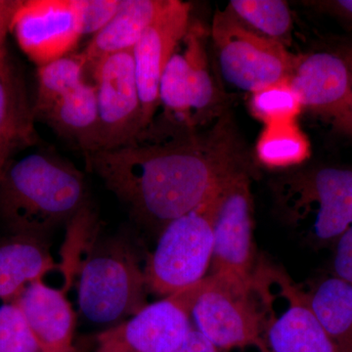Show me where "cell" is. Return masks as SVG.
Returning a JSON list of instances; mask_svg holds the SVG:
<instances>
[{
  "label": "cell",
  "mask_w": 352,
  "mask_h": 352,
  "mask_svg": "<svg viewBox=\"0 0 352 352\" xmlns=\"http://www.w3.org/2000/svg\"><path fill=\"white\" fill-rule=\"evenodd\" d=\"M289 83L302 107L321 116L333 129L352 138V78L335 51L298 57Z\"/></svg>",
  "instance_id": "8fae6325"
},
{
  "label": "cell",
  "mask_w": 352,
  "mask_h": 352,
  "mask_svg": "<svg viewBox=\"0 0 352 352\" xmlns=\"http://www.w3.org/2000/svg\"><path fill=\"white\" fill-rule=\"evenodd\" d=\"M302 108L289 78L261 88L252 94L250 99L252 116L265 124L296 120Z\"/></svg>",
  "instance_id": "d4e9b609"
},
{
  "label": "cell",
  "mask_w": 352,
  "mask_h": 352,
  "mask_svg": "<svg viewBox=\"0 0 352 352\" xmlns=\"http://www.w3.org/2000/svg\"><path fill=\"white\" fill-rule=\"evenodd\" d=\"M259 162L270 168H288L302 164L309 157L307 136L296 120L265 124L256 144Z\"/></svg>",
  "instance_id": "7402d4cb"
},
{
  "label": "cell",
  "mask_w": 352,
  "mask_h": 352,
  "mask_svg": "<svg viewBox=\"0 0 352 352\" xmlns=\"http://www.w3.org/2000/svg\"><path fill=\"white\" fill-rule=\"evenodd\" d=\"M69 288H53L43 280L34 282L15 300L22 310L41 352H73L76 314Z\"/></svg>",
  "instance_id": "9a60e30c"
},
{
  "label": "cell",
  "mask_w": 352,
  "mask_h": 352,
  "mask_svg": "<svg viewBox=\"0 0 352 352\" xmlns=\"http://www.w3.org/2000/svg\"><path fill=\"white\" fill-rule=\"evenodd\" d=\"M38 120L60 138L75 143L85 154L96 149L98 104L95 85L82 82L58 100Z\"/></svg>",
  "instance_id": "d6986e66"
},
{
  "label": "cell",
  "mask_w": 352,
  "mask_h": 352,
  "mask_svg": "<svg viewBox=\"0 0 352 352\" xmlns=\"http://www.w3.org/2000/svg\"><path fill=\"white\" fill-rule=\"evenodd\" d=\"M305 4L320 12L329 14L352 28V0H322Z\"/></svg>",
  "instance_id": "f1b7e54d"
},
{
  "label": "cell",
  "mask_w": 352,
  "mask_h": 352,
  "mask_svg": "<svg viewBox=\"0 0 352 352\" xmlns=\"http://www.w3.org/2000/svg\"><path fill=\"white\" fill-rule=\"evenodd\" d=\"M87 61L82 52L71 53L38 68V88L32 102L34 117L43 113L58 100L85 82Z\"/></svg>",
  "instance_id": "603a6c76"
},
{
  "label": "cell",
  "mask_w": 352,
  "mask_h": 352,
  "mask_svg": "<svg viewBox=\"0 0 352 352\" xmlns=\"http://www.w3.org/2000/svg\"><path fill=\"white\" fill-rule=\"evenodd\" d=\"M0 352H41L25 315L15 302L0 307Z\"/></svg>",
  "instance_id": "484cf974"
},
{
  "label": "cell",
  "mask_w": 352,
  "mask_h": 352,
  "mask_svg": "<svg viewBox=\"0 0 352 352\" xmlns=\"http://www.w3.org/2000/svg\"><path fill=\"white\" fill-rule=\"evenodd\" d=\"M210 36L222 78L251 94L289 78L298 61L286 46L252 31L229 8L215 13Z\"/></svg>",
  "instance_id": "ba28073f"
},
{
  "label": "cell",
  "mask_w": 352,
  "mask_h": 352,
  "mask_svg": "<svg viewBox=\"0 0 352 352\" xmlns=\"http://www.w3.org/2000/svg\"><path fill=\"white\" fill-rule=\"evenodd\" d=\"M87 204L85 175L50 153L14 161L0 180V219L12 233L43 237Z\"/></svg>",
  "instance_id": "7a4b0ae2"
},
{
  "label": "cell",
  "mask_w": 352,
  "mask_h": 352,
  "mask_svg": "<svg viewBox=\"0 0 352 352\" xmlns=\"http://www.w3.org/2000/svg\"><path fill=\"white\" fill-rule=\"evenodd\" d=\"M195 285L147 305L97 337L96 352H173L191 330Z\"/></svg>",
  "instance_id": "30bf717a"
},
{
  "label": "cell",
  "mask_w": 352,
  "mask_h": 352,
  "mask_svg": "<svg viewBox=\"0 0 352 352\" xmlns=\"http://www.w3.org/2000/svg\"><path fill=\"white\" fill-rule=\"evenodd\" d=\"M58 268L43 237L12 233L0 240V300L15 302L29 285Z\"/></svg>",
  "instance_id": "e0dca14e"
},
{
  "label": "cell",
  "mask_w": 352,
  "mask_h": 352,
  "mask_svg": "<svg viewBox=\"0 0 352 352\" xmlns=\"http://www.w3.org/2000/svg\"><path fill=\"white\" fill-rule=\"evenodd\" d=\"M190 23V4L170 0L131 50L142 106L143 133L151 126L160 107V82L164 68L182 43Z\"/></svg>",
  "instance_id": "5bb4252c"
},
{
  "label": "cell",
  "mask_w": 352,
  "mask_h": 352,
  "mask_svg": "<svg viewBox=\"0 0 352 352\" xmlns=\"http://www.w3.org/2000/svg\"><path fill=\"white\" fill-rule=\"evenodd\" d=\"M340 55L344 60L349 71H351L352 78V38L338 39L333 44L332 50Z\"/></svg>",
  "instance_id": "1f68e13d"
},
{
  "label": "cell",
  "mask_w": 352,
  "mask_h": 352,
  "mask_svg": "<svg viewBox=\"0 0 352 352\" xmlns=\"http://www.w3.org/2000/svg\"><path fill=\"white\" fill-rule=\"evenodd\" d=\"M271 185L282 219L296 227L307 222L316 240H337L352 224L351 170H298L280 175Z\"/></svg>",
  "instance_id": "5b68a950"
},
{
  "label": "cell",
  "mask_w": 352,
  "mask_h": 352,
  "mask_svg": "<svg viewBox=\"0 0 352 352\" xmlns=\"http://www.w3.org/2000/svg\"><path fill=\"white\" fill-rule=\"evenodd\" d=\"M91 71L98 104L94 152L135 144L143 133L142 106L131 50L104 58Z\"/></svg>",
  "instance_id": "9c48e42d"
},
{
  "label": "cell",
  "mask_w": 352,
  "mask_h": 352,
  "mask_svg": "<svg viewBox=\"0 0 352 352\" xmlns=\"http://www.w3.org/2000/svg\"><path fill=\"white\" fill-rule=\"evenodd\" d=\"M333 266L336 277L352 285V224L337 239Z\"/></svg>",
  "instance_id": "83f0119b"
},
{
  "label": "cell",
  "mask_w": 352,
  "mask_h": 352,
  "mask_svg": "<svg viewBox=\"0 0 352 352\" xmlns=\"http://www.w3.org/2000/svg\"><path fill=\"white\" fill-rule=\"evenodd\" d=\"M173 352H221L197 329L192 328L182 344Z\"/></svg>",
  "instance_id": "f546056e"
},
{
  "label": "cell",
  "mask_w": 352,
  "mask_h": 352,
  "mask_svg": "<svg viewBox=\"0 0 352 352\" xmlns=\"http://www.w3.org/2000/svg\"><path fill=\"white\" fill-rule=\"evenodd\" d=\"M34 108L8 54L0 57V180L18 153L38 141Z\"/></svg>",
  "instance_id": "2e32d148"
},
{
  "label": "cell",
  "mask_w": 352,
  "mask_h": 352,
  "mask_svg": "<svg viewBox=\"0 0 352 352\" xmlns=\"http://www.w3.org/2000/svg\"><path fill=\"white\" fill-rule=\"evenodd\" d=\"M212 254L214 228L208 196L195 210L173 220L161 231L144 265L147 289L166 298L198 283L206 277Z\"/></svg>",
  "instance_id": "52a82bcc"
},
{
  "label": "cell",
  "mask_w": 352,
  "mask_h": 352,
  "mask_svg": "<svg viewBox=\"0 0 352 352\" xmlns=\"http://www.w3.org/2000/svg\"><path fill=\"white\" fill-rule=\"evenodd\" d=\"M214 228L212 274L254 281L251 166L242 150L220 173L210 195Z\"/></svg>",
  "instance_id": "277c9868"
},
{
  "label": "cell",
  "mask_w": 352,
  "mask_h": 352,
  "mask_svg": "<svg viewBox=\"0 0 352 352\" xmlns=\"http://www.w3.org/2000/svg\"><path fill=\"white\" fill-rule=\"evenodd\" d=\"M10 32L38 68L73 53L83 36L76 0H20Z\"/></svg>",
  "instance_id": "7c38bea8"
},
{
  "label": "cell",
  "mask_w": 352,
  "mask_h": 352,
  "mask_svg": "<svg viewBox=\"0 0 352 352\" xmlns=\"http://www.w3.org/2000/svg\"><path fill=\"white\" fill-rule=\"evenodd\" d=\"M20 0H0V57L7 54L6 38Z\"/></svg>",
  "instance_id": "4dcf8cb0"
},
{
  "label": "cell",
  "mask_w": 352,
  "mask_h": 352,
  "mask_svg": "<svg viewBox=\"0 0 352 352\" xmlns=\"http://www.w3.org/2000/svg\"><path fill=\"white\" fill-rule=\"evenodd\" d=\"M170 0H122L119 10L82 51L87 68L104 58L133 50Z\"/></svg>",
  "instance_id": "ac0fdd59"
},
{
  "label": "cell",
  "mask_w": 352,
  "mask_h": 352,
  "mask_svg": "<svg viewBox=\"0 0 352 352\" xmlns=\"http://www.w3.org/2000/svg\"><path fill=\"white\" fill-rule=\"evenodd\" d=\"M195 286L191 318L199 332L220 351L254 346L270 352L265 342L266 308L256 279L248 284L210 274Z\"/></svg>",
  "instance_id": "8992f818"
},
{
  "label": "cell",
  "mask_w": 352,
  "mask_h": 352,
  "mask_svg": "<svg viewBox=\"0 0 352 352\" xmlns=\"http://www.w3.org/2000/svg\"><path fill=\"white\" fill-rule=\"evenodd\" d=\"M231 11L248 28L285 45L293 30L288 3L282 0H231Z\"/></svg>",
  "instance_id": "cb8c5ba5"
},
{
  "label": "cell",
  "mask_w": 352,
  "mask_h": 352,
  "mask_svg": "<svg viewBox=\"0 0 352 352\" xmlns=\"http://www.w3.org/2000/svg\"><path fill=\"white\" fill-rule=\"evenodd\" d=\"M307 295L310 307L340 352H352V285L329 277Z\"/></svg>",
  "instance_id": "44dd1931"
},
{
  "label": "cell",
  "mask_w": 352,
  "mask_h": 352,
  "mask_svg": "<svg viewBox=\"0 0 352 352\" xmlns=\"http://www.w3.org/2000/svg\"><path fill=\"white\" fill-rule=\"evenodd\" d=\"M182 43L190 106L197 129L219 113V87L208 59L205 28L198 22L190 23Z\"/></svg>",
  "instance_id": "ffe728a7"
},
{
  "label": "cell",
  "mask_w": 352,
  "mask_h": 352,
  "mask_svg": "<svg viewBox=\"0 0 352 352\" xmlns=\"http://www.w3.org/2000/svg\"><path fill=\"white\" fill-rule=\"evenodd\" d=\"M83 36H94L119 10L122 0H76Z\"/></svg>",
  "instance_id": "4316f807"
},
{
  "label": "cell",
  "mask_w": 352,
  "mask_h": 352,
  "mask_svg": "<svg viewBox=\"0 0 352 352\" xmlns=\"http://www.w3.org/2000/svg\"><path fill=\"white\" fill-rule=\"evenodd\" d=\"M78 272V305L92 323L112 327L147 305L144 267L126 241L95 238Z\"/></svg>",
  "instance_id": "3957f363"
},
{
  "label": "cell",
  "mask_w": 352,
  "mask_h": 352,
  "mask_svg": "<svg viewBox=\"0 0 352 352\" xmlns=\"http://www.w3.org/2000/svg\"><path fill=\"white\" fill-rule=\"evenodd\" d=\"M266 275L283 300L276 312L266 300L265 342L270 352H340L310 307L307 292L283 271L263 264Z\"/></svg>",
  "instance_id": "4fadbf2b"
},
{
  "label": "cell",
  "mask_w": 352,
  "mask_h": 352,
  "mask_svg": "<svg viewBox=\"0 0 352 352\" xmlns=\"http://www.w3.org/2000/svg\"><path fill=\"white\" fill-rule=\"evenodd\" d=\"M243 147L222 118L210 131L85 155L88 168L143 224L163 230L204 203Z\"/></svg>",
  "instance_id": "6da1fadb"
}]
</instances>
